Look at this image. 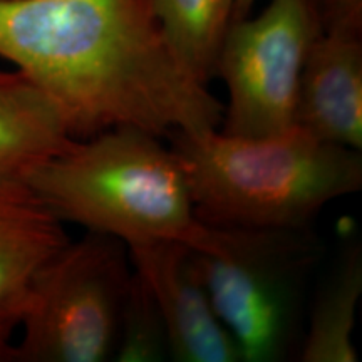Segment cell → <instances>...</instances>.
<instances>
[{"mask_svg":"<svg viewBox=\"0 0 362 362\" xmlns=\"http://www.w3.org/2000/svg\"><path fill=\"white\" fill-rule=\"evenodd\" d=\"M0 57L56 103L74 139L112 128L168 138L223 117L153 0H0Z\"/></svg>","mask_w":362,"mask_h":362,"instance_id":"1","label":"cell"},{"mask_svg":"<svg viewBox=\"0 0 362 362\" xmlns=\"http://www.w3.org/2000/svg\"><path fill=\"white\" fill-rule=\"evenodd\" d=\"M194 214L223 228H310L325 205L362 188V155L300 126L248 138L220 128L168 136Z\"/></svg>","mask_w":362,"mask_h":362,"instance_id":"2","label":"cell"},{"mask_svg":"<svg viewBox=\"0 0 362 362\" xmlns=\"http://www.w3.org/2000/svg\"><path fill=\"white\" fill-rule=\"evenodd\" d=\"M24 183L62 223L110 235L128 248L153 242L192 245L203 226L173 148L138 128L72 139Z\"/></svg>","mask_w":362,"mask_h":362,"instance_id":"3","label":"cell"},{"mask_svg":"<svg viewBox=\"0 0 362 362\" xmlns=\"http://www.w3.org/2000/svg\"><path fill=\"white\" fill-rule=\"evenodd\" d=\"M193 264L240 362H282L298 354L305 288L319 245L310 228H223L203 223Z\"/></svg>","mask_w":362,"mask_h":362,"instance_id":"4","label":"cell"},{"mask_svg":"<svg viewBox=\"0 0 362 362\" xmlns=\"http://www.w3.org/2000/svg\"><path fill=\"white\" fill-rule=\"evenodd\" d=\"M131 277L129 250L117 238L69 240L30 285L11 362L111 361Z\"/></svg>","mask_w":362,"mask_h":362,"instance_id":"5","label":"cell"},{"mask_svg":"<svg viewBox=\"0 0 362 362\" xmlns=\"http://www.w3.org/2000/svg\"><path fill=\"white\" fill-rule=\"evenodd\" d=\"M322 33L315 0H270L257 17L230 22L215 64L228 94L220 129L259 138L291 128L302 69Z\"/></svg>","mask_w":362,"mask_h":362,"instance_id":"6","label":"cell"},{"mask_svg":"<svg viewBox=\"0 0 362 362\" xmlns=\"http://www.w3.org/2000/svg\"><path fill=\"white\" fill-rule=\"evenodd\" d=\"M128 250L165 319L171 361L240 362L237 344L216 315L187 243L153 242Z\"/></svg>","mask_w":362,"mask_h":362,"instance_id":"7","label":"cell"},{"mask_svg":"<svg viewBox=\"0 0 362 362\" xmlns=\"http://www.w3.org/2000/svg\"><path fill=\"white\" fill-rule=\"evenodd\" d=\"M67 242L64 223L25 183H0V362H11L35 275Z\"/></svg>","mask_w":362,"mask_h":362,"instance_id":"8","label":"cell"},{"mask_svg":"<svg viewBox=\"0 0 362 362\" xmlns=\"http://www.w3.org/2000/svg\"><path fill=\"white\" fill-rule=\"evenodd\" d=\"M362 34L325 30L298 81L293 124L324 141L362 149Z\"/></svg>","mask_w":362,"mask_h":362,"instance_id":"9","label":"cell"},{"mask_svg":"<svg viewBox=\"0 0 362 362\" xmlns=\"http://www.w3.org/2000/svg\"><path fill=\"white\" fill-rule=\"evenodd\" d=\"M72 139L64 115L37 84L17 69H0V183H24Z\"/></svg>","mask_w":362,"mask_h":362,"instance_id":"10","label":"cell"},{"mask_svg":"<svg viewBox=\"0 0 362 362\" xmlns=\"http://www.w3.org/2000/svg\"><path fill=\"white\" fill-rule=\"evenodd\" d=\"M362 296V253L352 242L320 284L305 310L297 361L357 362L354 329Z\"/></svg>","mask_w":362,"mask_h":362,"instance_id":"11","label":"cell"},{"mask_svg":"<svg viewBox=\"0 0 362 362\" xmlns=\"http://www.w3.org/2000/svg\"><path fill=\"white\" fill-rule=\"evenodd\" d=\"M153 6L183 64L203 84L210 83L233 21V0H153Z\"/></svg>","mask_w":362,"mask_h":362,"instance_id":"12","label":"cell"},{"mask_svg":"<svg viewBox=\"0 0 362 362\" xmlns=\"http://www.w3.org/2000/svg\"><path fill=\"white\" fill-rule=\"evenodd\" d=\"M112 361H171L170 337L156 298L144 279L133 269L128 293L121 310L119 330Z\"/></svg>","mask_w":362,"mask_h":362,"instance_id":"13","label":"cell"},{"mask_svg":"<svg viewBox=\"0 0 362 362\" xmlns=\"http://www.w3.org/2000/svg\"><path fill=\"white\" fill-rule=\"evenodd\" d=\"M322 29L362 34V0H315Z\"/></svg>","mask_w":362,"mask_h":362,"instance_id":"14","label":"cell"},{"mask_svg":"<svg viewBox=\"0 0 362 362\" xmlns=\"http://www.w3.org/2000/svg\"><path fill=\"white\" fill-rule=\"evenodd\" d=\"M255 0H233V19L250 16V11Z\"/></svg>","mask_w":362,"mask_h":362,"instance_id":"15","label":"cell"}]
</instances>
